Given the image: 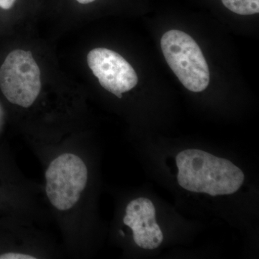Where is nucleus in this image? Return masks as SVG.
<instances>
[{"label":"nucleus","instance_id":"obj_8","mask_svg":"<svg viewBox=\"0 0 259 259\" xmlns=\"http://www.w3.org/2000/svg\"><path fill=\"white\" fill-rule=\"evenodd\" d=\"M76 3L81 5H88L93 4V3L96 2L97 0H74Z\"/></svg>","mask_w":259,"mask_h":259},{"label":"nucleus","instance_id":"obj_4","mask_svg":"<svg viewBox=\"0 0 259 259\" xmlns=\"http://www.w3.org/2000/svg\"><path fill=\"white\" fill-rule=\"evenodd\" d=\"M88 63L102 88L118 98L137 85L136 71L115 51L104 48L93 49L88 54Z\"/></svg>","mask_w":259,"mask_h":259},{"label":"nucleus","instance_id":"obj_5","mask_svg":"<svg viewBox=\"0 0 259 259\" xmlns=\"http://www.w3.org/2000/svg\"><path fill=\"white\" fill-rule=\"evenodd\" d=\"M222 3L236 14L250 15L259 13V0H222Z\"/></svg>","mask_w":259,"mask_h":259},{"label":"nucleus","instance_id":"obj_6","mask_svg":"<svg viewBox=\"0 0 259 259\" xmlns=\"http://www.w3.org/2000/svg\"><path fill=\"white\" fill-rule=\"evenodd\" d=\"M0 259H35V257L20 253H7L0 255Z\"/></svg>","mask_w":259,"mask_h":259},{"label":"nucleus","instance_id":"obj_3","mask_svg":"<svg viewBox=\"0 0 259 259\" xmlns=\"http://www.w3.org/2000/svg\"><path fill=\"white\" fill-rule=\"evenodd\" d=\"M88 170L81 158L64 153L51 162L46 171V192L51 204L59 210L72 208L86 187Z\"/></svg>","mask_w":259,"mask_h":259},{"label":"nucleus","instance_id":"obj_9","mask_svg":"<svg viewBox=\"0 0 259 259\" xmlns=\"http://www.w3.org/2000/svg\"><path fill=\"white\" fill-rule=\"evenodd\" d=\"M120 232L121 235H122V236H125V234H124L123 232L121 231Z\"/></svg>","mask_w":259,"mask_h":259},{"label":"nucleus","instance_id":"obj_7","mask_svg":"<svg viewBox=\"0 0 259 259\" xmlns=\"http://www.w3.org/2000/svg\"><path fill=\"white\" fill-rule=\"evenodd\" d=\"M16 3L17 0H0V8L4 10H11Z\"/></svg>","mask_w":259,"mask_h":259},{"label":"nucleus","instance_id":"obj_2","mask_svg":"<svg viewBox=\"0 0 259 259\" xmlns=\"http://www.w3.org/2000/svg\"><path fill=\"white\" fill-rule=\"evenodd\" d=\"M0 89L11 103L25 108L31 106L41 89L40 69L31 53H10L0 68Z\"/></svg>","mask_w":259,"mask_h":259},{"label":"nucleus","instance_id":"obj_1","mask_svg":"<svg viewBox=\"0 0 259 259\" xmlns=\"http://www.w3.org/2000/svg\"><path fill=\"white\" fill-rule=\"evenodd\" d=\"M161 47L167 64L187 90L200 93L208 87V65L190 35L181 30H168L161 37Z\"/></svg>","mask_w":259,"mask_h":259}]
</instances>
